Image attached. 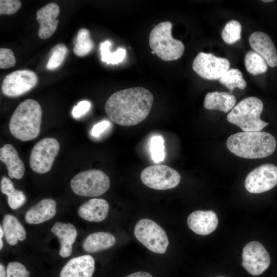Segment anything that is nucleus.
I'll list each match as a JSON object with an SVG mask.
<instances>
[{
	"label": "nucleus",
	"instance_id": "1",
	"mask_svg": "<svg viewBox=\"0 0 277 277\" xmlns=\"http://www.w3.org/2000/svg\"><path fill=\"white\" fill-rule=\"evenodd\" d=\"M154 97L147 89L132 87L113 93L106 101L105 112L112 122L121 126L136 125L150 112Z\"/></svg>",
	"mask_w": 277,
	"mask_h": 277
},
{
	"label": "nucleus",
	"instance_id": "38",
	"mask_svg": "<svg viewBox=\"0 0 277 277\" xmlns=\"http://www.w3.org/2000/svg\"><path fill=\"white\" fill-rule=\"evenodd\" d=\"M126 277H153L151 274L145 271H137L131 273Z\"/></svg>",
	"mask_w": 277,
	"mask_h": 277
},
{
	"label": "nucleus",
	"instance_id": "11",
	"mask_svg": "<svg viewBox=\"0 0 277 277\" xmlns=\"http://www.w3.org/2000/svg\"><path fill=\"white\" fill-rule=\"evenodd\" d=\"M276 185L277 167L270 163L257 167L249 173L245 180V187L251 193L267 191Z\"/></svg>",
	"mask_w": 277,
	"mask_h": 277
},
{
	"label": "nucleus",
	"instance_id": "26",
	"mask_svg": "<svg viewBox=\"0 0 277 277\" xmlns=\"http://www.w3.org/2000/svg\"><path fill=\"white\" fill-rule=\"evenodd\" d=\"M244 62L247 71L252 75L264 73L268 69L265 59L255 51H248L245 56Z\"/></svg>",
	"mask_w": 277,
	"mask_h": 277
},
{
	"label": "nucleus",
	"instance_id": "14",
	"mask_svg": "<svg viewBox=\"0 0 277 277\" xmlns=\"http://www.w3.org/2000/svg\"><path fill=\"white\" fill-rule=\"evenodd\" d=\"M187 222L188 227L194 233L207 235L216 229L219 220L212 210H196L189 214Z\"/></svg>",
	"mask_w": 277,
	"mask_h": 277
},
{
	"label": "nucleus",
	"instance_id": "36",
	"mask_svg": "<svg viewBox=\"0 0 277 277\" xmlns=\"http://www.w3.org/2000/svg\"><path fill=\"white\" fill-rule=\"evenodd\" d=\"M90 107V102L86 100L80 101L73 107L71 112L72 115L74 118H79L85 114L89 110Z\"/></svg>",
	"mask_w": 277,
	"mask_h": 277
},
{
	"label": "nucleus",
	"instance_id": "22",
	"mask_svg": "<svg viewBox=\"0 0 277 277\" xmlns=\"http://www.w3.org/2000/svg\"><path fill=\"white\" fill-rule=\"evenodd\" d=\"M236 102V97L233 94L226 92L214 91L206 95L204 106L207 109L228 112L235 106Z\"/></svg>",
	"mask_w": 277,
	"mask_h": 277
},
{
	"label": "nucleus",
	"instance_id": "23",
	"mask_svg": "<svg viewBox=\"0 0 277 277\" xmlns=\"http://www.w3.org/2000/svg\"><path fill=\"white\" fill-rule=\"evenodd\" d=\"M116 240L113 235L106 232H98L87 236L83 244L84 250L88 253L96 252L112 247Z\"/></svg>",
	"mask_w": 277,
	"mask_h": 277
},
{
	"label": "nucleus",
	"instance_id": "2",
	"mask_svg": "<svg viewBox=\"0 0 277 277\" xmlns=\"http://www.w3.org/2000/svg\"><path fill=\"white\" fill-rule=\"evenodd\" d=\"M226 146L231 152L239 157L261 159L274 152L276 142L274 137L267 132H241L229 136Z\"/></svg>",
	"mask_w": 277,
	"mask_h": 277
},
{
	"label": "nucleus",
	"instance_id": "17",
	"mask_svg": "<svg viewBox=\"0 0 277 277\" xmlns=\"http://www.w3.org/2000/svg\"><path fill=\"white\" fill-rule=\"evenodd\" d=\"M95 268L94 260L88 254L70 260L63 267L60 277H91Z\"/></svg>",
	"mask_w": 277,
	"mask_h": 277
},
{
	"label": "nucleus",
	"instance_id": "41",
	"mask_svg": "<svg viewBox=\"0 0 277 277\" xmlns=\"http://www.w3.org/2000/svg\"><path fill=\"white\" fill-rule=\"evenodd\" d=\"M151 52V53H152V54H155L154 52L153 51H152Z\"/></svg>",
	"mask_w": 277,
	"mask_h": 277
},
{
	"label": "nucleus",
	"instance_id": "20",
	"mask_svg": "<svg viewBox=\"0 0 277 277\" xmlns=\"http://www.w3.org/2000/svg\"><path fill=\"white\" fill-rule=\"evenodd\" d=\"M56 211L55 201L45 199L30 208L25 214V221L30 224H41L54 217Z\"/></svg>",
	"mask_w": 277,
	"mask_h": 277
},
{
	"label": "nucleus",
	"instance_id": "37",
	"mask_svg": "<svg viewBox=\"0 0 277 277\" xmlns=\"http://www.w3.org/2000/svg\"><path fill=\"white\" fill-rule=\"evenodd\" d=\"M110 125V123L107 120L102 121L93 126L90 134L95 137H98L103 132L107 130Z\"/></svg>",
	"mask_w": 277,
	"mask_h": 277
},
{
	"label": "nucleus",
	"instance_id": "32",
	"mask_svg": "<svg viewBox=\"0 0 277 277\" xmlns=\"http://www.w3.org/2000/svg\"><path fill=\"white\" fill-rule=\"evenodd\" d=\"M164 141L161 135L152 137L150 143V150L152 159L155 163L164 161L165 156Z\"/></svg>",
	"mask_w": 277,
	"mask_h": 277
},
{
	"label": "nucleus",
	"instance_id": "24",
	"mask_svg": "<svg viewBox=\"0 0 277 277\" xmlns=\"http://www.w3.org/2000/svg\"><path fill=\"white\" fill-rule=\"evenodd\" d=\"M3 229L6 240L10 245H16L18 240L23 241L26 238V231L17 218L10 214L3 220Z\"/></svg>",
	"mask_w": 277,
	"mask_h": 277
},
{
	"label": "nucleus",
	"instance_id": "27",
	"mask_svg": "<svg viewBox=\"0 0 277 277\" xmlns=\"http://www.w3.org/2000/svg\"><path fill=\"white\" fill-rule=\"evenodd\" d=\"M94 48V42L90 37L89 30L80 29L77 32L73 52L78 56H83L90 53Z\"/></svg>",
	"mask_w": 277,
	"mask_h": 277
},
{
	"label": "nucleus",
	"instance_id": "6",
	"mask_svg": "<svg viewBox=\"0 0 277 277\" xmlns=\"http://www.w3.org/2000/svg\"><path fill=\"white\" fill-rule=\"evenodd\" d=\"M70 186L76 194L95 197L105 193L110 187L108 176L99 169H89L79 172L71 179Z\"/></svg>",
	"mask_w": 277,
	"mask_h": 277
},
{
	"label": "nucleus",
	"instance_id": "18",
	"mask_svg": "<svg viewBox=\"0 0 277 277\" xmlns=\"http://www.w3.org/2000/svg\"><path fill=\"white\" fill-rule=\"evenodd\" d=\"M51 231L60 241V255L63 258L69 256L72 252V245L77 236V231L75 226L71 223L57 222L51 228Z\"/></svg>",
	"mask_w": 277,
	"mask_h": 277
},
{
	"label": "nucleus",
	"instance_id": "9",
	"mask_svg": "<svg viewBox=\"0 0 277 277\" xmlns=\"http://www.w3.org/2000/svg\"><path fill=\"white\" fill-rule=\"evenodd\" d=\"M60 150L58 142L52 137H46L37 142L30 155L31 168L38 173H45L51 169Z\"/></svg>",
	"mask_w": 277,
	"mask_h": 277
},
{
	"label": "nucleus",
	"instance_id": "21",
	"mask_svg": "<svg viewBox=\"0 0 277 277\" xmlns=\"http://www.w3.org/2000/svg\"><path fill=\"white\" fill-rule=\"evenodd\" d=\"M0 160L6 165L11 179L19 180L23 177L25 171L24 164L12 145L7 144L1 148Z\"/></svg>",
	"mask_w": 277,
	"mask_h": 277
},
{
	"label": "nucleus",
	"instance_id": "7",
	"mask_svg": "<svg viewBox=\"0 0 277 277\" xmlns=\"http://www.w3.org/2000/svg\"><path fill=\"white\" fill-rule=\"evenodd\" d=\"M134 234L136 239L150 251L158 254L164 253L169 245L165 230L156 222L143 219L136 224Z\"/></svg>",
	"mask_w": 277,
	"mask_h": 277
},
{
	"label": "nucleus",
	"instance_id": "31",
	"mask_svg": "<svg viewBox=\"0 0 277 277\" xmlns=\"http://www.w3.org/2000/svg\"><path fill=\"white\" fill-rule=\"evenodd\" d=\"M68 51L67 47L62 43L55 45L51 51V55L46 65L47 69L53 70L58 68L64 62Z\"/></svg>",
	"mask_w": 277,
	"mask_h": 277
},
{
	"label": "nucleus",
	"instance_id": "29",
	"mask_svg": "<svg viewBox=\"0 0 277 277\" xmlns=\"http://www.w3.org/2000/svg\"><path fill=\"white\" fill-rule=\"evenodd\" d=\"M219 81L231 91L236 87L243 90L246 87V82L243 77L242 72L235 68L229 69L219 79Z\"/></svg>",
	"mask_w": 277,
	"mask_h": 277
},
{
	"label": "nucleus",
	"instance_id": "25",
	"mask_svg": "<svg viewBox=\"0 0 277 277\" xmlns=\"http://www.w3.org/2000/svg\"><path fill=\"white\" fill-rule=\"evenodd\" d=\"M1 192L7 196V202L12 209H17L24 205L26 197L22 191L16 189L12 181L3 176L1 180Z\"/></svg>",
	"mask_w": 277,
	"mask_h": 277
},
{
	"label": "nucleus",
	"instance_id": "8",
	"mask_svg": "<svg viewBox=\"0 0 277 277\" xmlns=\"http://www.w3.org/2000/svg\"><path fill=\"white\" fill-rule=\"evenodd\" d=\"M141 179L146 186L156 190H164L176 187L181 181L179 173L165 165L148 166L141 172Z\"/></svg>",
	"mask_w": 277,
	"mask_h": 277
},
{
	"label": "nucleus",
	"instance_id": "3",
	"mask_svg": "<svg viewBox=\"0 0 277 277\" xmlns=\"http://www.w3.org/2000/svg\"><path fill=\"white\" fill-rule=\"evenodd\" d=\"M42 116V108L36 101H24L17 106L10 117L9 128L11 134L22 141L36 138L40 133Z\"/></svg>",
	"mask_w": 277,
	"mask_h": 277
},
{
	"label": "nucleus",
	"instance_id": "12",
	"mask_svg": "<svg viewBox=\"0 0 277 277\" xmlns=\"http://www.w3.org/2000/svg\"><path fill=\"white\" fill-rule=\"evenodd\" d=\"M270 263L269 254L260 242L251 241L244 246L242 265L250 274L257 276L262 274Z\"/></svg>",
	"mask_w": 277,
	"mask_h": 277
},
{
	"label": "nucleus",
	"instance_id": "28",
	"mask_svg": "<svg viewBox=\"0 0 277 277\" xmlns=\"http://www.w3.org/2000/svg\"><path fill=\"white\" fill-rule=\"evenodd\" d=\"M111 47V42L109 40H106L100 44V50L102 61L108 65H115L122 62L126 57V50L119 48L116 51L111 53L110 51Z\"/></svg>",
	"mask_w": 277,
	"mask_h": 277
},
{
	"label": "nucleus",
	"instance_id": "4",
	"mask_svg": "<svg viewBox=\"0 0 277 277\" xmlns=\"http://www.w3.org/2000/svg\"><path fill=\"white\" fill-rule=\"evenodd\" d=\"M263 109L262 101L254 96L246 97L238 103L227 116L228 121L239 126L243 132L260 131L269 124L260 115Z\"/></svg>",
	"mask_w": 277,
	"mask_h": 277
},
{
	"label": "nucleus",
	"instance_id": "16",
	"mask_svg": "<svg viewBox=\"0 0 277 277\" xmlns=\"http://www.w3.org/2000/svg\"><path fill=\"white\" fill-rule=\"evenodd\" d=\"M252 49L261 55L271 67L277 66V51L270 37L261 31L252 33L249 37Z\"/></svg>",
	"mask_w": 277,
	"mask_h": 277
},
{
	"label": "nucleus",
	"instance_id": "35",
	"mask_svg": "<svg viewBox=\"0 0 277 277\" xmlns=\"http://www.w3.org/2000/svg\"><path fill=\"white\" fill-rule=\"evenodd\" d=\"M22 3L18 0H1L0 14L10 15L16 12L21 8Z\"/></svg>",
	"mask_w": 277,
	"mask_h": 277
},
{
	"label": "nucleus",
	"instance_id": "13",
	"mask_svg": "<svg viewBox=\"0 0 277 277\" xmlns=\"http://www.w3.org/2000/svg\"><path fill=\"white\" fill-rule=\"evenodd\" d=\"M37 81V75L32 70L15 71L5 76L2 83V90L7 96H18L33 88Z\"/></svg>",
	"mask_w": 277,
	"mask_h": 277
},
{
	"label": "nucleus",
	"instance_id": "30",
	"mask_svg": "<svg viewBox=\"0 0 277 277\" xmlns=\"http://www.w3.org/2000/svg\"><path fill=\"white\" fill-rule=\"evenodd\" d=\"M242 26L237 21L231 20L227 23L224 27L221 36L227 44L232 45L241 38Z\"/></svg>",
	"mask_w": 277,
	"mask_h": 277
},
{
	"label": "nucleus",
	"instance_id": "34",
	"mask_svg": "<svg viewBox=\"0 0 277 277\" xmlns=\"http://www.w3.org/2000/svg\"><path fill=\"white\" fill-rule=\"evenodd\" d=\"M16 63L13 51L8 48L0 49V68L7 69L13 67Z\"/></svg>",
	"mask_w": 277,
	"mask_h": 277
},
{
	"label": "nucleus",
	"instance_id": "19",
	"mask_svg": "<svg viewBox=\"0 0 277 277\" xmlns=\"http://www.w3.org/2000/svg\"><path fill=\"white\" fill-rule=\"evenodd\" d=\"M108 211L109 204L105 200L94 198L83 203L79 207L77 213L85 220L100 222L106 218Z\"/></svg>",
	"mask_w": 277,
	"mask_h": 277
},
{
	"label": "nucleus",
	"instance_id": "33",
	"mask_svg": "<svg viewBox=\"0 0 277 277\" xmlns=\"http://www.w3.org/2000/svg\"><path fill=\"white\" fill-rule=\"evenodd\" d=\"M7 277H29L30 272L19 262H11L7 266Z\"/></svg>",
	"mask_w": 277,
	"mask_h": 277
},
{
	"label": "nucleus",
	"instance_id": "42",
	"mask_svg": "<svg viewBox=\"0 0 277 277\" xmlns=\"http://www.w3.org/2000/svg\"><path fill=\"white\" fill-rule=\"evenodd\" d=\"M218 277H224V276H218Z\"/></svg>",
	"mask_w": 277,
	"mask_h": 277
},
{
	"label": "nucleus",
	"instance_id": "15",
	"mask_svg": "<svg viewBox=\"0 0 277 277\" xmlns=\"http://www.w3.org/2000/svg\"><path fill=\"white\" fill-rule=\"evenodd\" d=\"M59 13L60 7L55 3H49L37 10L36 18L39 25L38 35L41 39L48 38L54 33Z\"/></svg>",
	"mask_w": 277,
	"mask_h": 277
},
{
	"label": "nucleus",
	"instance_id": "5",
	"mask_svg": "<svg viewBox=\"0 0 277 277\" xmlns=\"http://www.w3.org/2000/svg\"><path fill=\"white\" fill-rule=\"evenodd\" d=\"M172 24L161 22L154 27L149 35V46L161 60L171 61L180 58L184 53L183 43L174 38L171 34Z\"/></svg>",
	"mask_w": 277,
	"mask_h": 277
},
{
	"label": "nucleus",
	"instance_id": "39",
	"mask_svg": "<svg viewBox=\"0 0 277 277\" xmlns=\"http://www.w3.org/2000/svg\"><path fill=\"white\" fill-rule=\"evenodd\" d=\"M0 277H7V272L3 265L0 264Z\"/></svg>",
	"mask_w": 277,
	"mask_h": 277
},
{
	"label": "nucleus",
	"instance_id": "10",
	"mask_svg": "<svg viewBox=\"0 0 277 277\" xmlns=\"http://www.w3.org/2000/svg\"><path fill=\"white\" fill-rule=\"evenodd\" d=\"M230 66L227 58L203 52L196 55L192 63L193 70L200 76L208 80L219 79L229 69Z\"/></svg>",
	"mask_w": 277,
	"mask_h": 277
},
{
	"label": "nucleus",
	"instance_id": "40",
	"mask_svg": "<svg viewBox=\"0 0 277 277\" xmlns=\"http://www.w3.org/2000/svg\"><path fill=\"white\" fill-rule=\"evenodd\" d=\"M262 1L263 2H264V3H270V2H272L273 1H272V0H263Z\"/></svg>",
	"mask_w": 277,
	"mask_h": 277
}]
</instances>
